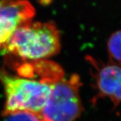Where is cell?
<instances>
[{"mask_svg":"<svg viewBox=\"0 0 121 121\" xmlns=\"http://www.w3.org/2000/svg\"><path fill=\"white\" fill-rule=\"evenodd\" d=\"M107 47L110 60L121 63V30L112 34L108 39Z\"/></svg>","mask_w":121,"mask_h":121,"instance_id":"obj_6","label":"cell"},{"mask_svg":"<svg viewBox=\"0 0 121 121\" xmlns=\"http://www.w3.org/2000/svg\"><path fill=\"white\" fill-rule=\"evenodd\" d=\"M60 79L49 77L36 79L0 71V81L4 87L6 98L2 115L25 111L39 117L51 95L52 87Z\"/></svg>","mask_w":121,"mask_h":121,"instance_id":"obj_1","label":"cell"},{"mask_svg":"<svg viewBox=\"0 0 121 121\" xmlns=\"http://www.w3.org/2000/svg\"><path fill=\"white\" fill-rule=\"evenodd\" d=\"M4 117L5 121H41L38 115L25 111L12 113Z\"/></svg>","mask_w":121,"mask_h":121,"instance_id":"obj_7","label":"cell"},{"mask_svg":"<svg viewBox=\"0 0 121 121\" xmlns=\"http://www.w3.org/2000/svg\"><path fill=\"white\" fill-rule=\"evenodd\" d=\"M82 86L78 74L55 83L47 102L40 114L41 121H75L83 111L79 90Z\"/></svg>","mask_w":121,"mask_h":121,"instance_id":"obj_3","label":"cell"},{"mask_svg":"<svg viewBox=\"0 0 121 121\" xmlns=\"http://www.w3.org/2000/svg\"><path fill=\"white\" fill-rule=\"evenodd\" d=\"M86 59L93 67L97 90L93 103L99 98H108L116 108L121 103V63L112 60L102 63L91 56H86Z\"/></svg>","mask_w":121,"mask_h":121,"instance_id":"obj_4","label":"cell"},{"mask_svg":"<svg viewBox=\"0 0 121 121\" xmlns=\"http://www.w3.org/2000/svg\"><path fill=\"white\" fill-rule=\"evenodd\" d=\"M35 15V8L29 1H1L0 49H3L20 26L32 20Z\"/></svg>","mask_w":121,"mask_h":121,"instance_id":"obj_5","label":"cell"},{"mask_svg":"<svg viewBox=\"0 0 121 121\" xmlns=\"http://www.w3.org/2000/svg\"><path fill=\"white\" fill-rule=\"evenodd\" d=\"M2 50L23 59H47L60 51V32L54 22L30 20L16 30Z\"/></svg>","mask_w":121,"mask_h":121,"instance_id":"obj_2","label":"cell"}]
</instances>
